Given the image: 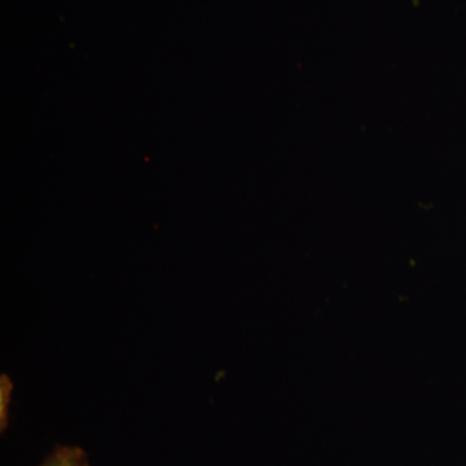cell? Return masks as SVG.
<instances>
[{"label": "cell", "instance_id": "cell-2", "mask_svg": "<svg viewBox=\"0 0 466 466\" xmlns=\"http://www.w3.org/2000/svg\"><path fill=\"white\" fill-rule=\"evenodd\" d=\"M12 382L7 376H2V385H0V426L2 431L8 426V406L9 398H11Z\"/></svg>", "mask_w": 466, "mask_h": 466}, {"label": "cell", "instance_id": "cell-1", "mask_svg": "<svg viewBox=\"0 0 466 466\" xmlns=\"http://www.w3.org/2000/svg\"><path fill=\"white\" fill-rule=\"evenodd\" d=\"M41 466H90L87 456L79 447H58Z\"/></svg>", "mask_w": 466, "mask_h": 466}]
</instances>
